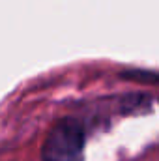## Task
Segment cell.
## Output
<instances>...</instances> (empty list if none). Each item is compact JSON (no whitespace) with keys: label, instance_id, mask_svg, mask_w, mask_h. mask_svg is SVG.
<instances>
[{"label":"cell","instance_id":"obj_1","mask_svg":"<svg viewBox=\"0 0 159 161\" xmlns=\"http://www.w3.org/2000/svg\"><path fill=\"white\" fill-rule=\"evenodd\" d=\"M86 144L84 127L77 118H62L49 131L43 148V161H82Z\"/></svg>","mask_w":159,"mask_h":161}]
</instances>
